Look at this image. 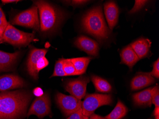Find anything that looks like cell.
Listing matches in <instances>:
<instances>
[{
    "label": "cell",
    "instance_id": "obj_3",
    "mask_svg": "<svg viewBox=\"0 0 159 119\" xmlns=\"http://www.w3.org/2000/svg\"><path fill=\"white\" fill-rule=\"evenodd\" d=\"M40 14V30L44 33H51L57 29L63 18L61 11L43 1L34 2Z\"/></svg>",
    "mask_w": 159,
    "mask_h": 119
},
{
    "label": "cell",
    "instance_id": "obj_13",
    "mask_svg": "<svg viewBox=\"0 0 159 119\" xmlns=\"http://www.w3.org/2000/svg\"><path fill=\"white\" fill-rule=\"evenodd\" d=\"M155 82V78L150 73L138 72L132 79L130 86L132 91H137L149 86Z\"/></svg>",
    "mask_w": 159,
    "mask_h": 119
},
{
    "label": "cell",
    "instance_id": "obj_12",
    "mask_svg": "<svg viewBox=\"0 0 159 119\" xmlns=\"http://www.w3.org/2000/svg\"><path fill=\"white\" fill-rule=\"evenodd\" d=\"M25 85L24 80L16 75L8 74L0 77V92L20 88Z\"/></svg>",
    "mask_w": 159,
    "mask_h": 119
},
{
    "label": "cell",
    "instance_id": "obj_20",
    "mask_svg": "<svg viewBox=\"0 0 159 119\" xmlns=\"http://www.w3.org/2000/svg\"><path fill=\"white\" fill-rule=\"evenodd\" d=\"M128 112V110L125 105L119 100L114 109L105 118L107 119H121L126 116Z\"/></svg>",
    "mask_w": 159,
    "mask_h": 119
},
{
    "label": "cell",
    "instance_id": "obj_2",
    "mask_svg": "<svg viewBox=\"0 0 159 119\" xmlns=\"http://www.w3.org/2000/svg\"><path fill=\"white\" fill-rule=\"evenodd\" d=\"M82 25L84 31L102 42L108 39L110 32L106 25L100 6L93 7L83 16Z\"/></svg>",
    "mask_w": 159,
    "mask_h": 119
},
{
    "label": "cell",
    "instance_id": "obj_17",
    "mask_svg": "<svg viewBox=\"0 0 159 119\" xmlns=\"http://www.w3.org/2000/svg\"><path fill=\"white\" fill-rule=\"evenodd\" d=\"M19 51L14 53H8L0 51V72L5 71L11 67L19 56Z\"/></svg>",
    "mask_w": 159,
    "mask_h": 119
},
{
    "label": "cell",
    "instance_id": "obj_19",
    "mask_svg": "<svg viewBox=\"0 0 159 119\" xmlns=\"http://www.w3.org/2000/svg\"><path fill=\"white\" fill-rule=\"evenodd\" d=\"M91 80L97 92L101 93H109L112 91V87L106 80L95 76H91Z\"/></svg>",
    "mask_w": 159,
    "mask_h": 119
},
{
    "label": "cell",
    "instance_id": "obj_23",
    "mask_svg": "<svg viewBox=\"0 0 159 119\" xmlns=\"http://www.w3.org/2000/svg\"><path fill=\"white\" fill-rule=\"evenodd\" d=\"M64 59L61 58L56 62L54 67V72L51 78L52 77H62L66 76V74L63 70V62Z\"/></svg>",
    "mask_w": 159,
    "mask_h": 119
},
{
    "label": "cell",
    "instance_id": "obj_35",
    "mask_svg": "<svg viewBox=\"0 0 159 119\" xmlns=\"http://www.w3.org/2000/svg\"><path fill=\"white\" fill-rule=\"evenodd\" d=\"M3 32L1 29H0V43H1L2 39V35H3Z\"/></svg>",
    "mask_w": 159,
    "mask_h": 119
},
{
    "label": "cell",
    "instance_id": "obj_32",
    "mask_svg": "<svg viewBox=\"0 0 159 119\" xmlns=\"http://www.w3.org/2000/svg\"><path fill=\"white\" fill-rule=\"evenodd\" d=\"M19 2L18 0H2V2L3 3H16Z\"/></svg>",
    "mask_w": 159,
    "mask_h": 119
},
{
    "label": "cell",
    "instance_id": "obj_36",
    "mask_svg": "<svg viewBox=\"0 0 159 119\" xmlns=\"http://www.w3.org/2000/svg\"><path fill=\"white\" fill-rule=\"evenodd\" d=\"M99 119H107L105 117H102V116H100L99 115Z\"/></svg>",
    "mask_w": 159,
    "mask_h": 119
},
{
    "label": "cell",
    "instance_id": "obj_33",
    "mask_svg": "<svg viewBox=\"0 0 159 119\" xmlns=\"http://www.w3.org/2000/svg\"><path fill=\"white\" fill-rule=\"evenodd\" d=\"M89 119H99V115L93 113L89 117Z\"/></svg>",
    "mask_w": 159,
    "mask_h": 119
},
{
    "label": "cell",
    "instance_id": "obj_6",
    "mask_svg": "<svg viewBox=\"0 0 159 119\" xmlns=\"http://www.w3.org/2000/svg\"><path fill=\"white\" fill-rule=\"evenodd\" d=\"M11 23L39 31L40 24L37 6L34 5L30 8L20 12L14 17Z\"/></svg>",
    "mask_w": 159,
    "mask_h": 119
},
{
    "label": "cell",
    "instance_id": "obj_18",
    "mask_svg": "<svg viewBox=\"0 0 159 119\" xmlns=\"http://www.w3.org/2000/svg\"><path fill=\"white\" fill-rule=\"evenodd\" d=\"M152 88H149L141 92L133 95L134 103L137 106H150L152 104L151 90Z\"/></svg>",
    "mask_w": 159,
    "mask_h": 119
},
{
    "label": "cell",
    "instance_id": "obj_10",
    "mask_svg": "<svg viewBox=\"0 0 159 119\" xmlns=\"http://www.w3.org/2000/svg\"><path fill=\"white\" fill-rule=\"evenodd\" d=\"M75 44L78 48L91 56L96 57L99 54V46L94 40L84 35H81L76 39Z\"/></svg>",
    "mask_w": 159,
    "mask_h": 119
},
{
    "label": "cell",
    "instance_id": "obj_26",
    "mask_svg": "<svg viewBox=\"0 0 159 119\" xmlns=\"http://www.w3.org/2000/svg\"><path fill=\"white\" fill-rule=\"evenodd\" d=\"M48 64H49V61L45 56L40 58L38 61V63L36 67V72L39 74V71L47 67Z\"/></svg>",
    "mask_w": 159,
    "mask_h": 119
},
{
    "label": "cell",
    "instance_id": "obj_15",
    "mask_svg": "<svg viewBox=\"0 0 159 119\" xmlns=\"http://www.w3.org/2000/svg\"><path fill=\"white\" fill-rule=\"evenodd\" d=\"M130 45L139 59H142L147 57L149 54L151 42L149 39L141 38L135 41Z\"/></svg>",
    "mask_w": 159,
    "mask_h": 119
},
{
    "label": "cell",
    "instance_id": "obj_11",
    "mask_svg": "<svg viewBox=\"0 0 159 119\" xmlns=\"http://www.w3.org/2000/svg\"><path fill=\"white\" fill-rule=\"evenodd\" d=\"M47 52V50L44 49L34 48L31 50L28 59L27 68L29 74L34 79L38 78L39 74L36 71V67L38 61L40 58L45 56Z\"/></svg>",
    "mask_w": 159,
    "mask_h": 119
},
{
    "label": "cell",
    "instance_id": "obj_31",
    "mask_svg": "<svg viewBox=\"0 0 159 119\" xmlns=\"http://www.w3.org/2000/svg\"><path fill=\"white\" fill-rule=\"evenodd\" d=\"M70 2V1H69ZM87 1H72L70 2L72 5H75V6H79V5H82L84 4L85 3L87 2Z\"/></svg>",
    "mask_w": 159,
    "mask_h": 119
},
{
    "label": "cell",
    "instance_id": "obj_22",
    "mask_svg": "<svg viewBox=\"0 0 159 119\" xmlns=\"http://www.w3.org/2000/svg\"><path fill=\"white\" fill-rule=\"evenodd\" d=\"M63 70L66 76H78V72L76 71L71 59H64L63 62Z\"/></svg>",
    "mask_w": 159,
    "mask_h": 119
},
{
    "label": "cell",
    "instance_id": "obj_37",
    "mask_svg": "<svg viewBox=\"0 0 159 119\" xmlns=\"http://www.w3.org/2000/svg\"><path fill=\"white\" fill-rule=\"evenodd\" d=\"M155 119H159V115L155 116Z\"/></svg>",
    "mask_w": 159,
    "mask_h": 119
},
{
    "label": "cell",
    "instance_id": "obj_34",
    "mask_svg": "<svg viewBox=\"0 0 159 119\" xmlns=\"http://www.w3.org/2000/svg\"><path fill=\"white\" fill-rule=\"evenodd\" d=\"M153 115L154 116L159 115V108H155L153 112Z\"/></svg>",
    "mask_w": 159,
    "mask_h": 119
},
{
    "label": "cell",
    "instance_id": "obj_24",
    "mask_svg": "<svg viewBox=\"0 0 159 119\" xmlns=\"http://www.w3.org/2000/svg\"><path fill=\"white\" fill-rule=\"evenodd\" d=\"M151 95L152 103L155 105V108H159V87L158 85L152 88Z\"/></svg>",
    "mask_w": 159,
    "mask_h": 119
},
{
    "label": "cell",
    "instance_id": "obj_27",
    "mask_svg": "<svg viewBox=\"0 0 159 119\" xmlns=\"http://www.w3.org/2000/svg\"><path fill=\"white\" fill-rule=\"evenodd\" d=\"M8 25V23L7 22L5 14L2 11L1 7L0 6V29H1L4 32Z\"/></svg>",
    "mask_w": 159,
    "mask_h": 119
},
{
    "label": "cell",
    "instance_id": "obj_16",
    "mask_svg": "<svg viewBox=\"0 0 159 119\" xmlns=\"http://www.w3.org/2000/svg\"><path fill=\"white\" fill-rule=\"evenodd\" d=\"M120 57L121 63L127 65L131 70L140 60L131 45L122 49L120 53Z\"/></svg>",
    "mask_w": 159,
    "mask_h": 119
},
{
    "label": "cell",
    "instance_id": "obj_7",
    "mask_svg": "<svg viewBox=\"0 0 159 119\" xmlns=\"http://www.w3.org/2000/svg\"><path fill=\"white\" fill-rule=\"evenodd\" d=\"M57 105L66 116H69L82 108V102L72 95L57 93L55 97Z\"/></svg>",
    "mask_w": 159,
    "mask_h": 119
},
{
    "label": "cell",
    "instance_id": "obj_4",
    "mask_svg": "<svg viewBox=\"0 0 159 119\" xmlns=\"http://www.w3.org/2000/svg\"><path fill=\"white\" fill-rule=\"evenodd\" d=\"M112 96L110 94H87L82 102V113L86 119H89L94 111L103 105H111Z\"/></svg>",
    "mask_w": 159,
    "mask_h": 119
},
{
    "label": "cell",
    "instance_id": "obj_9",
    "mask_svg": "<svg viewBox=\"0 0 159 119\" xmlns=\"http://www.w3.org/2000/svg\"><path fill=\"white\" fill-rule=\"evenodd\" d=\"M89 82V78L81 76L77 79L67 81L65 85V89L71 95L81 100L86 95L87 85Z\"/></svg>",
    "mask_w": 159,
    "mask_h": 119
},
{
    "label": "cell",
    "instance_id": "obj_25",
    "mask_svg": "<svg viewBox=\"0 0 159 119\" xmlns=\"http://www.w3.org/2000/svg\"><path fill=\"white\" fill-rule=\"evenodd\" d=\"M135 4L130 11H129V14H133L138 12V11L142 9L143 7H144L148 3V1H143V0H137L135 1Z\"/></svg>",
    "mask_w": 159,
    "mask_h": 119
},
{
    "label": "cell",
    "instance_id": "obj_1",
    "mask_svg": "<svg viewBox=\"0 0 159 119\" xmlns=\"http://www.w3.org/2000/svg\"><path fill=\"white\" fill-rule=\"evenodd\" d=\"M32 95L24 91L0 94V119H17L25 116Z\"/></svg>",
    "mask_w": 159,
    "mask_h": 119
},
{
    "label": "cell",
    "instance_id": "obj_30",
    "mask_svg": "<svg viewBox=\"0 0 159 119\" xmlns=\"http://www.w3.org/2000/svg\"><path fill=\"white\" fill-rule=\"evenodd\" d=\"M34 94L37 97L42 96L43 95V92L41 88L37 87L35 88L33 91Z\"/></svg>",
    "mask_w": 159,
    "mask_h": 119
},
{
    "label": "cell",
    "instance_id": "obj_21",
    "mask_svg": "<svg viewBox=\"0 0 159 119\" xmlns=\"http://www.w3.org/2000/svg\"><path fill=\"white\" fill-rule=\"evenodd\" d=\"M92 59L90 57H80L72 58L71 61L79 75H82L85 72Z\"/></svg>",
    "mask_w": 159,
    "mask_h": 119
},
{
    "label": "cell",
    "instance_id": "obj_5",
    "mask_svg": "<svg viewBox=\"0 0 159 119\" xmlns=\"http://www.w3.org/2000/svg\"><path fill=\"white\" fill-rule=\"evenodd\" d=\"M34 34L23 32L8 23L4 30L1 43H7L16 46H24L35 41Z\"/></svg>",
    "mask_w": 159,
    "mask_h": 119
},
{
    "label": "cell",
    "instance_id": "obj_8",
    "mask_svg": "<svg viewBox=\"0 0 159 119\" xmlns=\"http://www.w3.org/2000/svg\"><path fill=\"white\" fill-rule=\"evenodd\" d=\"M51 113L50 98L48 94H45L42 96L36 98L29 110L27 116L29 117L31 115H35L42 119L50 115Z\"/></svg>",
    "mask_w": 159,
    "mask_h": 119
},
{
    "label": "cell",
    "instance_id": "obj_29",
    "mask_svg": "<svg viewBox=\"0 0 159 119\" xmlns=\"http://www.w3.org/2000/svg\"><path fill=\"white\" fill-rule=\"evenodd\" d=\"M67 119H86L82 113V108L70 115Z\"/></svg>",
    "mask_w": 159,
    "mask_h": 119
},
{
    "label": "cell",
    "instance_id": "obj_14",
    "mask_svg": "<svg viewBox=\"0 0 159 119\" xmlns=\"http://www.w3.org/2000/svg\"><path fill=\"white\" fill-rule=\"evenodd\" d=\"M104 10L108 25L111 30H112L118 21V7L113 2H109L104 4Z\"/></svg>",
    "mask_w": 159,
    "mask_h": 119
},
{
    "label": "cell",
    "instance_id": "obj_28",
    "mask_svg": "<svg viewBox=\"0 0 159 119\" xmlns=\"http://www.w3.org/2000/svg\"><path fill=\"white\" fill-rule=\"evenodd\" d=\"M150 74L154 78H159V59H158L153 64V70Z\"/></svg>",
    "mask_w": 159,
    "mask_h": 119
}]
</instances>
